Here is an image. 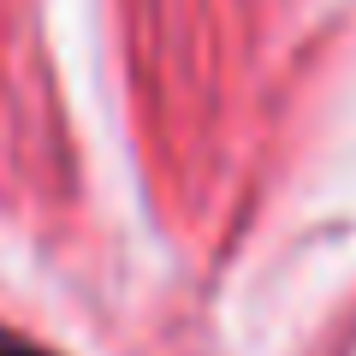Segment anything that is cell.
<instances>
[{
    "mask_svg": "<svg viewBox=\"0 0 356 356\" xmlns=\"http://www.w3.org/2000/svg\"><path fill=\"white\" fill-rule=\"evenodd\" d=\"M0 356H42V350H30V344H0Z\"/></svg>",
    "mask_w": 356,
    "mask_h": 356,
    "instance_id": "cell-1",
    "label": "cell"
}]
</instances>
